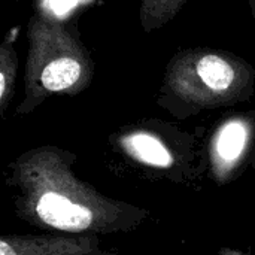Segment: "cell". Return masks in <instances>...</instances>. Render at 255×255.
Masks as SVG:
<instances>
[{
	"mask_svg": "<svg viewBox=\"0 0 255 255\" xmlns=\"http://www.w3.org/2000/svg\"><path fill=\"white\" fill-rule=\"evenodd\" d=\"M248 3H250V9H251V13L255 19V0H248Z\"/></svg>",
	"mask_w": 255,
	"mask_h": 255,
	"instance_id": "30bf717a",
	"label": "cell"
},
{
	"mask_svg": "<svg viewBox=\"0 0 255 255\" xmlns=\"http://www.w3.org/2000/svg\"><path fill=\"white\" fill-rule=\"evenodd\" d=\"M255 139V120L251 115H235L226 120L211 142V164L218 182L230 176L248 160Z\"/></svg>",
	"mask_w": 255,
	"mask_h": 255,
	"instance_id": "277c9868",
	"label": "cell"
},
{
	"mask_svg": "<svg viewBox=\"0 0 255 255\" xmlns=\"http://www.w3.org/2000/svg\"><path fill=\"white\" fill-rule=\"evenodd\" d=\"M220 255H248L242 251H236V250H232V248H223L220 251Z\"/></svg>",
	"mask_w": 255,
	"mask_h": 255,
	"instance_id": "9c48e42d",
	"label": "cell"
},
{
	"mask_svg": "<svg viewBox=\"0 0 255 255\" xmlns=\"http://www.w3.org/2000/svg\"><path fill=\"white\" fill-rule=\"evenodd\" d=\"M118 145L128 158L152 169L173 170L178 164V158L166 139L145 127L123 133L118 137Z\"/></svg>",
	"mask_w": 255,
	"mask_h": 255,
	"instance_id": "8992f818",
	"label": "cell"
},
{
	"mask_svg": "<svg viewBox=\"0 0 255 255\" xmlns=\"http://www.w3.org/2000/svg\"><path fill=\"white\" fill-rule=\"evenodd\" d=\"M0 255H120L102 248L96 235H3Z\"/></svg>",
	"mask_w": 255,
	"mask_h": 255,
	"instance_id": "5b68a950",
	"label": "cell"
},
{
	"mask_svg": "<svg viewBox=\"0 0 255 255\" xmlns=\"http://www.w3.org/2000/svg\"><path fill=\"white\" fill-rule=\"evenodd\" d=\"M188 0H140V25L146 33L169 24Z\"/></svg>",
	"mask_w": 255,
	"mask_h": 255,
	"instance_id": "52a82bcc",
	"label": "cell"
},
{
	"mask_svg": "<svg viewBox=\"0 0 255 255\" xmlns=\"http://www.w3.org/2000/svg\"><path fill=\"white\" fill-rule=\"evenodd\" d=\"M28 52L24 73V99L18 115L33 112L54 94L75 96L94 78V63L88 49L57 16L34 13L27 25Z\"/></svg>",
	"mask_w": 255,
	"mask_h": 255,
	"instance_id": "7a4b0ae2",
	"label": "cell"
},
{
	"mask_svg": "<svg viewBox=\"0 0 255 255\" xmlns=\"http://www.w3.org/2000/svg\"><path fill=\"white\" fill-rule=\"evenodd\" d=\"M255 70L242 57L215 48L184 49L164 73L161 94L196 114L245 102L254 91Z\"/></svg>",
	"mask_w": 255,
	"mask_h": 255,
	"instance_id": "3957f363",
	"label": "cell"
},
{
	"mask_svg": "<svg viewBox=\"0 0 255 255\" xmlns=\"http://www.w3.org/2000/svg\"><path fill=\"white\" fill-rule=\"evenodd\" d=\"M76 155L58 146H37L9 163L6 182L13 209L30 226L66 235L128 233L149 217L143 208L115 200L81 181Z\"/></svg>",
	"mask_w": 255,
	"mask_h": 255,
	"instance_id": "6da1fadb",
	"label": "cell"
},
{
	"mask_svg": "<svg viewBox=\"0 0 255 255\" xmlns=\"http://www.w3.org/2000/svg\"><path fill=\"white\" fill-rule=\"evenodd\" d=\"M18 70V55L10 39H4L0 46V112L4 115L9 102L15 93V79Z\"/></svg>",
	"mask_w": 255,
	"mask_h": 255,
	"instance_id": "ba28073f",
	"label": "cell"
}]
</instances>
